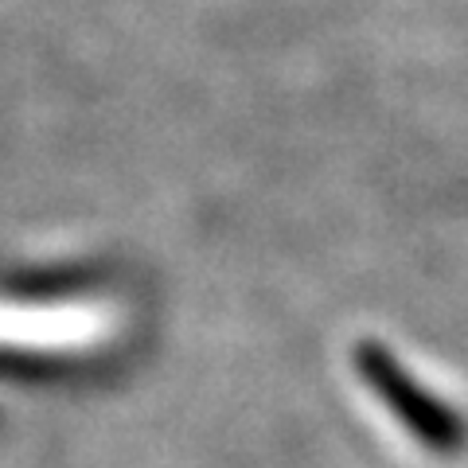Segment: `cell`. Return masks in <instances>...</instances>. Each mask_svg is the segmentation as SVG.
<instances>
[{
	"instance_id": "1",
	"label": "cell",
	"mask_w": 468,
	"mask_h": 468,
	"mask_svg": "<svg viewBox=\"0 0 468 468\" xmlns=\"http://www.w3.org/2000/svg\"><path fill=\"white\" fill-rule=\"evenodd\" d=\"M356 367L363 375V383L387 402V410L414 433V441L421 449L452 457V452H461L468 445V421L445 399H437V394L421 387L383 344H371V340L359 344Z\"/></svg>"
}]
</instances>
